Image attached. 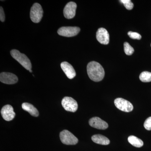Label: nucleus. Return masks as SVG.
Here are the masks:
<instances>
[{
    "label": "nucleus",
    "instance_id": "f257e3e1",
    "mask_svg": "<svg viewBox=\"0 0 151 151\" xmlns=\"http://www.w3.org/2000/svg\"><path fill=\"white\" fill-rule=\"evenodd\" d=\"M87 72L89 78L94 81H102L105 76V71L102 65L95 61H92L87 66Z\"/></svg>",
    "mask_w": 151,
    "mask_h": 151
},
{
    "label": "nucleus",
    "instance_id": "f03ea898",
    "mask_svg": "<svg viewBox=\"0 0 151 151\" xmlns=\"http://www.w3.org/2000/svg\"><path fill=\"white\" fill-rule=\"evenodd\" d=\"M12 56L24 68L27 70H32V64L30 60L25 55L21 53L19 50L14 49L11 50Z\"/></svg>",
    "mask_w": 151,
    "mask_h": 151
},
{
    "label": "nucleus",
    "instance_id": "7ed1b4c3",
    "mask_svg": "<svg viewBox=\"0 0 151 151\" xmlns=\"http://www.w3.org/2000/svg\"><path fill=\"white\" fill-rule=\"evenodd\" d=\"M43 11L41 6L37 3H35L31 9L30 17L33 22L38 23L43 17Z\"/></svg>",
    "mask_w": 151,
    "mask_h": 151
},
{
    "label": "nucleus",
    "instance_id": "20e7f679",
    "mask_svg": "<svg viewBox=\"0 0 151 151\" xmlns=\"http://www.w3.org/2000/svg\"><path fill=\"white\" fill-rule=\"evenodd\" d=\"M60 138L63 144L66 145H75L78 142V139L67 130L60 132Z\"/></svg>",
    "mask_w": 151,
    "mask_h": 151
},
{
    "label": "nucleus",
    "instance_id": "39448f33",
    "mask_svg": "<svg viewBox=\"0 0 151 151\" xmlns=\"http://www.w3.org/2000/svg\"><path fill=\"white\" fill-rule=\"evenodd\" d=\"M80 31V29L76 27H63L58 29V33L62 36L71 37L78 35Z\"/></svg>",
    "mask_w": 151,
    "mask_h": 151
},
{
    "label": "nucleus",
    "instance_id": "423d86ee",
    "mask_svg": "<svg viewBox=\"0 0 151 151\" xmlns=\"http://www.w3.org/2000/svg\"><path fill=\"white\" fill-rule=\"evenodd\" d=\"M61 104L65 111L69 112L74 113L78 109L77 102L71 97H64L62 99Z\"/></svg>",
    "mask_w": 151,
    "mask_h": 151
},
{
    "label": "nucleus",
    "instance_id": "0eeeda50",
    "mask_svg": "<svg viewBox=\"0 0 151 151\" xmlns=\"http://www.w3.org/2000/svg\"><path fill=\"white\" fill-rule=\"evenodd\" d=\"M114 104L116 108L124 112H131L134 109L132 103L123 98H116L114 101Z\"/></svg>",
    "mask_w": 151,
    "mask_h": 151
},
{
    "label": "nucleus",
    "instance_id": "6e6552de",
    "mask_svg": "<svg viewBox=\"0 0 151 151\" xmlns=\"http://www.w3.org/2000/svg\"><path fill=\"white\" fill-rule=\"evenodd\" d=\"M0 81L8 84H14L17 82L18 78L16 75L9 72H2L0 74Z\"/></svg>",
    "mask_w": 151,
    "mask_h": 151
},
{
    "label": "nucleus",
    "instance_id": "1a4fd4ad",
    "mask_svg": "<svg viewBox=\"0 0 151 151\" xmlns=\"http://www.w3.org/2000/svg\"><path fill=\"white\" fill-rule=\"evenodd\" d=\"M1 113L3 119L8 122L12 120L16 115L13 108L9 105L4 106L1 110Z\"/></svg>",
    "mask_w": 151,
    "mask_h": 151
},
{
    "label": "nucleus",
    "instance_id": "9d476101",
    "mask_svg": "<svg viewBox=\"0 0 151 151\" xmlns=\"http://www.w3.org/2000/svg\"><path fill=\"white\" fill-rule=\"evenodd\" d=\"M77 5L75 2H70L65 5L63 9V14L65 18L71 19L75 17Z\"/></svg>",
    "mask_w": 151,
    "mask_h": 151
},
{
    "label": "nucleus",
    "instance_id": "9b49d317",
    "mask_svg": "<svg viewBox=\"0 0 151 151\" xmlns=\"http://www.w3.org/2000/svg\"><path fill=\"white\" fill-rule=\"evenodd\" d=\"M96 38L100 43L108 45L110 40V36L107 30L104 28H100L96 33Z\"/></svg>",
    "mask_w": 151,
    "mask_h": 151
},
{
    "label": "nucleus",
    "instance_id": "f8f14e48",
    "mask_svg": "<svg viewBox=\"0 0 151 151\" xmlns=\"http://www.w3.org/2000/svg\"><path fill=\"white\" fill-rule=\"evenodd\" d=\"M89 123L91 127L98 129L105 130L108 127L107 123L99 117H93L89 120Z\"/></svg>",
    "mask_w": 151,
    "mask_h": 151
},
{
    "label": "nucleus",
    "instance_id": "ddd939ff",
    "mask_svg": "<svg viewBox=\"0 0 151 151\" xmlns=\"http://www.w3.org/2000/svg\"><path fill=\"white\" fill-rule=\"evenodd\" d=\"M61 68L67 77L69 79H72L76 75L74 68L70 63L67 62H63L60 64Z\"/></svg>",
    "mask_w": 151,
    "mask_h": 151
},
{
    "label": "nucleus",
    "instance_id": "4468645a",
    "mask_svg": "<svg viewBox=\"0 0 151 151\" xmlns=\"http://www.w3.org/2000/svg\"><path fill=\"white\" fill-rule=\"evenodd\" d=\"M92 139L94 143L103 145H107L110 143V140L108 138L101 134L93 135Z\"/></svg>",
    "mask_w": 151,
    "mask_h": 151
},
{
    "label": "nucleus",
    "instance_id": "2eb2a0df",
    "mask_svg": "<svg viewBox=\"0 0 151 151\" xmlns=\"http://www.w3.org/2000/svg\"><path fill=\"white\" fill-rule=\"evenodd\" d=\"M22 108L24 110L27 111L31 115L34 117H37L39 115L37 109L29 103H23L22 104Z\"/></svg>",
    "mask_w": 151,
    "mask_h": 151
},
{
    "label": "nucleus",
    "instance_id": "dca6fc26",
    "mask_svg": "<svg viewBox=\"0 0 151 151\" xmlns=\"http://www.w3.org/2000/svg\"><path fill=\"white\" fill-rule=\"evenodd\" d=\"M128 140L130 144L136 147H141L144 145L143 141L135 136H129L128 137Z\"/></svg>",
    "mask_w": 151,
    "mask_h": 151
},
{
    "label": "nucleus",
    "instance_id": "f3484780",
    "mask_svg": "<svg viewBox=\"0 0 151 151\" xmlns=\"http://www.w3.org/2000/svg\"><path fill=\"white\" fill-rule=\"evenodd\" d=\"M140 80L143 82L151 81V73L148 71H144L139 76Z\"/></svg>",
    "mask_w": 151,
    "mask_h": 151
},
{
    "label": "nucleus",
    "instance_id": "a211bd4d",
    "mask_svg": "<svg viewBox=\"0 0 151 151\" xmlns=\"http://www.w3.org/2000/svg\"><path fill=\"white\" fill-rule=\"evenodd\" d=\"M124 50L125 53L128 55H132L134 53V51L133 47H132L127 42H124Z\"/></svg>",
    "mask_w": 151,
    "mask_h": 151
},
{
    "label": "nucleus",
    "instance_id": "6ab92c4d",
    "mask_svg": "<svg viewBox=\"0 0 151 151\" xmlns=\"http://www.w3.org/2000/svg\"><path fill=\"white\" fill-rule=\"evenodd\" d=\"M120 1L123 4L127 9L132 10L134 7V4L131 0H121Z\"/></svg>",
    "mask_w": 151,
    "mask_h": 151
},
{
    "label": "nucleus",
    "instance_id": "aec40b11",
    "mask_svg": "<svg viewBox=\"0 0 151 151\" xmlns=\"http://www.w3.org/2000/svg\"><path fill=\"white\" fill-rule=\"evenodd\" d=\"M128 35L130 38L133 39L140 40L142 38L140 35L137 32L130 31L128 33Z\"/></svg>",
    "mask_w": 151,
    "mask_h": 151
},
{
    "label": "nucleus",
    "instance_id": "412c9836",
    "mask_svg": "<svg viewBox=\"0 0 151 151\" xmlns=\"http://www.w3.org/2000/svg\"><path fill=\"white\" fill-rule=\"evenodd\" d=\"M144 127L146 129L150 131L151 130V117H149L146 119L144 124Z\"/></svg>",
    "mask_w": 151,
    "mask_h": 151
},
{
    "label": "nucleus",
    "instance_id": "4be33fe9",
    "mask_svg": "<svg viewBox=\"0 0 151 151\" xmlns=\"http://www.w3.org/2000/svg\"><path fill=\"white\" fill-rule=\"evenodd\" d=\"M1 9H0V20L1 22H4L5 19V16L4 12V10H3V8L1 6Z\"/></svg>",
    "mask_w": 151,
    "mask_h": 151
},
{
    "label": "nucleus",
    "instance_id": "5701e85b",
    "mask_svg": "<svg viewBox=\"0 0 151 151\" xmlns=\"http://www.w3.org/2000/svg\"><path fill=\"white\" fill-rule=\"evenodd\" d=\"M29 72H30V73H32V70H29Z\"/></svg>",
    "mask_w": 151,
    "mask_h": 151
},
{
    "label": "nucleus",
    "instance_id": "b1692460",
    "mask_svg": "<svg viewBox=\"0 0 151 151\" xmlns=\"http://www.w3.org/2000/svg\"></svg>",
    "mask_w": 151,
    "mask_h": 151
}]
</instances>
